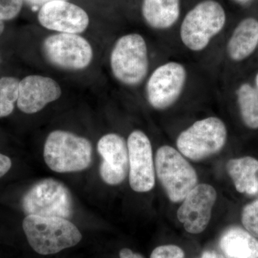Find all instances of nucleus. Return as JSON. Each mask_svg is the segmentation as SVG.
Returning <instances> with one entry per match:
<instances>
[{"label": "nucleus", "mask_w": 258, "mask_h": 258, "mask_svg": "<svg viewBox=\"0 0 258 258\" xmlns=\"http://www.w3.org/2000/svg\"><path fill=\"white\" fill-rule=\"evenodd\" d=\"M20 81L15 78L5 77L0 79V118L13 113L14 105L18 101Z\"/></svg>", "instance_id": "20"}, {"label": "nucleus", "mask_w": 258, "mask_h": 258, "mask_svg": "<svg viewBox=\"0 0 258 258\" xmlns=\"http://www.w3.org/2000/svg\"><path fill=\"white\" fill-rule=\"evenodd\" d=\"M28 4L31 5L34 8H42L44 5L50 3V2L55 1V0H25ZM66 1V0H64Z\"/></svg>", "instance_id": "26"}, {"label": "nucleus", "mask_w": 258, "mask_h": 258, "mask_svg": "<svg viewBox=\"0 0 258 258\" xmlns=\"http://www.w3.org/2000/svg\"><path fill=\"white\" fill-rule=\"evenodd\" d=\"M5 25L4 23H3V21L0 20V35L3 33V32L4 31Z\"/></svg>", "instance_id": "28"}, {"label": "nucleus", "mask_w": 258, "mask_h": 258, "mask_svg": "<svg viewBox=\"0 0 258 258\" xmlns=\"http://www.w3.org/2000/svg\"><path fill=\"white\" fill-rule=\"evenodd\" d=\"M227 135L224 122L217 117H209L198 120L183 131L176 140V147L188 159L203 160L221 150Z\"/></svg>", "instance_id": "7"}, {"label": "nucleus", "mask_w": 258, "mask_h": 258, "mask_svg": "<svg viewBox=\"0 0 258 258\" xmlns=\"http://www.w3.org/2000/svg\"><path fill=\"white\" fill-rule=\"evenodd\" d=\"M227 170L239 192L250 195L257 192V159L249 157L231 159L227 163Z\"/></svg>", "instance_id": "18"}, {"label": "nucleus", "mask_w": 258, "mask_h": 258, "mask_svg": "<svg viewBox=\"0 0 258 258\" xmlns=\"http://www.w3.org/2000/svg\"><path fill=\"white\" fill-rule=\"evenodd\" d=\"M258 45V22L253 18L242 20L234 30L227 45L232 60L240 61L249 57Z\"/></svg>", "instance_id": "15"}, {"label": "nucleus", "mask_w": 258, "mask_h": 258, "mask_svg": "<svg viewBox=\"0 0 258 258\" xmlns=\"http://www.w3.org/2000/svg\"><path fill=\"white\" fill-rule=\"evenodd\" d=\"M44 159L51 170L75 172L87 169L92 162L93 148L90 141L71 132H51L44 146Z\"/></svg>", "instance_id": "2"}, {"label": "nucleus", "mask_w": 258, "mask_h": 258, "mask_svg": "<svg viewBox=\"0 0 258 258\" xmlns=\"http://www.w3.org/2000/svg\"><path fill=\"white\" fill-rule=\"evenodd\" d=\"M220 245L229 258H258V241L240 227L226 230L220 239Z\"/></svg>", "instance_id": "17"}, {"label": "nucleus", "mask_w": 258, "mask_h": 258, "mask_svg": "<svg viewBox=\"0 0 258 258\" xmlns=\"http://www.w3.org/2000/svg\"><path fill=\"white\" fill-rule=\"evenodd\" d=\"M238 1H240V2H247V1H248V0H238Z\"/></svg>", "instance_id": "30"}, {"label": "nucleus", "mask_w": 258, "mask_h": 258, "mask_svg": "<svg viewBox=\"0 0 258 258\" xmlns=\"http://www.w3.org/2000/svg\"><path fill=\"white\" fill-rule=\"evenodd\" d=\"M12 161L10 157L0 154V178L5 176L12 167Z\"/></svg>", "instance_id": "24"}, {"label": "nucleus", "mask_w": 258, "mask_h": 258, "mask_svg": "<svg viewBox=\"0 0 258 258\" xmlns=\"http://www.w3.org/2000/svg\"><path fill=\"white\" fill-rule=\"evenodd\" d=\"M201 258H227L224 254L215 250H207L203 252Z\"/></svg>", "instance_id": "27"}, {"label": "nucleus", "mask_w": 258, "mask_h": 258, "mask_svg": "<svg viewBox=\"0 0 258 258\" xmlns=\"http://www.w3.org/2000/svg\"><path fill=\"white\" fill-rule=\"evenodd\" d=\"M150 258H185L184 250L175 244H165L156 247Z\"/></svg>", "instance_id": "23"}, {"label": "nucleus", "mask_w": 258, "mask_h": 258, "mask_svg": "<svg viewBox=\"0 0 258 258\" xmlns=\"http://www.w3.org/2000/svg\"><path fill=\"white\" fill-rule=\"evenodd\" d=\"M23 0H0V20H9L20 13Z\"/></svg>", "instance_id": "22"}, {"label": "nucleus", "mask_w": 258, "mask_h": 258, "mask_svg": "<svg viewBox=\"0 0 258 258\" xmlns=\"http://www.w3.org/2000/svg\"><path fill=\"white\" fill-rule=\"evenodd\" d=\"M242 222L247 232L258 238V200L249 204L244 208Z\"/></svg>", "instance_id": "21"}, {"label": "nucleus", "mask_w": 258, "mask_h": 258, "mask_svg": "<svg viewBox=\"0 0 258 258\" xmlns=\"http://www.w3.org/2000/svg\"><path fill=\"white\" fill-rule=\"evenodd\" d=\"M256 84H257V87L258 89V74L257 75V76H256Z\"/></svg>", "instance_id": "29"}, {"label": "nucleus", "mask_w": 258, "mask_h": 258, "mask_svg": "<svg viewBox=\"0 0 258 258\" xmlns=\"http://www.w3.org/2000/svg\"><path fill=\"white\" fill-rule=\"evenodd\" d=\"M23 228L32 248L42 255L57 253L82 240L78 227L67 219L27 215Z\"/></svg>", "instance_id": "1"}, {"label": "nucleus", "mask_w": 258, "mask_h": 258, "mask_svg": "<svg viewBox=\"0 0 258 258\" xmlns=\"http://www.w3.org/2000/svg\"><path fill=\"white\" fill-rule=\"evenodd\" d=\"M237 101L244 123L250 128H258V92L250 85H242L237 91Z\"/></svg>", "instance_id": "19"}, {"label": "nucleus", "mask_w": 258, "mask_h": 258, "mask_svg": "<svg viewBox=\"0 0 258 258\" xmlns=\"http://www.w3.org/2000/svg\"><path fill=\"white\" fill-rule=\"evenodd\" d=\"M142 12L151 28L167 30L179 18V0H144Z\"/></svg>", "instance_id": "16"}, {"label": "nucleus", "mask_w": 258, "mask_h": 258, "mask_svg": "<svg viewBox=\"0 0 258 258\" xmlns=\"http://www.w3.org/2000/svg\"><path fill=\"white\" fill-rule=\"evenodd\" d=\"M129 159V183L137 192L151 191L155 184L152 144L142 131L136 130L127 141Z\"/></svg>", "instance_id": "10"}, {"label": "nucleus", "mask_w": 258, "mask_h": 258, "mask_svg": "<svg viewBox=\"0 0 258 258\" xmlns=\"http://www.w3.org/2000/svg\"><path fill=\"white\" fill-rule=\"evenodd\" d=\"M216 200V190L210 184L197 185L188 194L177 211L178 220L186 232L200 234L207 228Z\"/></svg>", "instance_id": "11"}, {"label": "nucleus", "mask_w": 258, "mask_h": 258, "mask_svg": "<svg viewBox=\"0 0 258 258\" xmlns=\"http://www.w3.org/2000/svg\"><path fill=\"white\" fill-rule=\"evenodd\" d=\"M186 69L180 62L161 64L153 71L146 86L147 99L154 109L170 108L181 96L186 84Z\"/></svg>", "instance_id": "8"}, {"label": "nucleus", "mask_w": 258, "mask_h": 258, "mask_svg": "<svg viewBox=\"0 0 258 258\" xmlns=\"http://www.w3.org/2000/svg\"><path fill=\"white\" fill-rule=\"evenodd\" d=\"M120 258H144L142 254L134 252L132 249L123 248L119 252Z\"/></svg>", "instance_id": "25"}, {"label": "nucleus", "mask_w": 258, "mask_h": 258, "mask_svg": "<svg viewBox=\"0 0 258 258\" xmlns=\"http://www.w3.org/2000/svg\"><path fill=\"white\" fill-rule=\"evenodd\" d=\"M22 207L27 215L71 218L74 214L72 195L69 188L57 180L37 181L24 195Z\"/></svg>", "instance_id": "4"}, {"label": "nucleus", "mask_w": 258, "mask_h": 258, "mask_svg": "<svg viewBox=\"0 0 258 258\" xmlns=\"http://www.w3.org/2000/svg\"><path fill=\"white\" fill-rule=\"evenodd\" d=\"M42 49L47 60L62 69H85L93 58L91 45L86 39L77 34L50 35L44 40Z\"/></svg>", "instance_id": "9"}, {"label": "nucleus", "mask_w": 258, "mask_h": 258, "mask_svg": "<svg viewBox=\"0 0 258 258\" xmlns=\"http://www.w3.org/2000/svg\"><path fill=\"white\" fill-rule=\"evenodd\" d=\"M156 171L173 203H180L198 185L196 171L174 148L163 146L156 154Z\"/></svg>", "instance_id": "6"}, {"label": "nucleus", "mask_w": 258, "mask_h": 258, "mask_svg": "<svg viewBox=\"0 0 258 258\" xmlns=\"http://www.w3.org/2000/svg\"><path fill=\"white\" fill-rule=\"evenodd\" d=\"M62 94L58 83L50 78L28 76L20 81L18 107L23 113L32 114L41 111Z\"/></svg>", "instance_id": "14"}, {"label": "nucleus", "mask_w": 258, "mask_h": 258, "mask_svg": "<svg viewBox=\"0 0 258 258\" xmlns=\"http://www.w3.org/2000/svg\"><path fill=\"white\" fill-rule=\"evenodd\" d=\"M38 20L44 28L61 33H81L89 24L86 11L64 0H55L42 7Z\"/></svg>", "instance_id": "12"}, {"label": "nucleus", "mask_w": 258, "mask_h": 258, "mask_svg": "<svg viewBox=\"0 0 258 258\" xmlns=\"http://www.w3.org/2000/svg\"><path fill=\"white\" fill-rule=\"evenodd\" d=\"M98 152L102 157V179L113 186L123 182L129 170L128 147L123 137L116 134L103 136L98 141Z\"/></svg>", "instance_id": "13"}, {"label": "nucleus", "mask_w": 258, "mask_h": 258, "mask_svg": "<svg viewBox=\"0 0 258 258\" xmlns=\"http://www.w3.org/2000/svg\"><path fill=\"white\" fill-rule=\"evenodd\" d=\"M149 67L147 42L142 35L128 34L117 40L111 55L115 79L126 86H137L147 77Z\"/></svg>", "instance_id": "5"}, {"label": "nucleus", "mask_w": 258, "mask_h": 258, "mask_svg": "<svg viewBox=\"0 0 258 258\" xmlns=\"http://www.w3.org/2000/svg\"><path fill=\"white\" fill-rule=\"evenodd\" d=\"M225 22L222 5L215 0H205L185 16L180 28V38L186 48L200 52L222 31Z\"/></svg>", "instance_id": "3"}]
</instances>
